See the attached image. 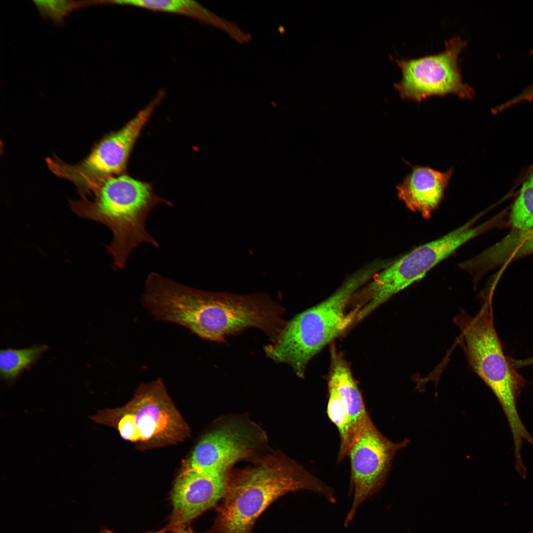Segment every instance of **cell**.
<instances>
[{
	"instance_id": "2e32d148",
	"label": "cell",
	"mask_w": 533,
	"mask_h": 533,
	"mask_svg": "<svg viewBox=\"0 0 533 533\" xmlns=\"http://www.w3.org/2000/svg\"><path fill=\"white\" fill-rule=\"evenodd\" d=\"M47 348L45 344L30 347L1 350L0 353V373L1 378L8 382L15 381L20 374L34 363Z\"/></svg>"
},
{
	"instance_id": "8fae6325",
	"label": "cell",
	"mask_w": 533,
	"mask_h": 533,
	"mask_svg": "<svg viewBox=\"0 0 533 533\" xmlns=\"http://www.w3.org/2000/svg\"><path fill=\"white\" fill-rule=\"evenodd\" d=\"M265 440L264 432L252 422H225L201 439L185 469L229 471L238 460L253 456Z\"/></svg>"
},
{
	"instance_id": "3957f363",
	"label": "cell",
	"mask_w": 533,
	"mask_h": 533,
	"mask_svg": "<svg viewBox=\"0 0 533 533\" xmlns=\"http://www.w3.org/2000/svg\"><path fill=\"white\" fill-rule=\"evenodd\" d=\"M94 192L93 200L83 198L72 201L71 207L78 216L111 229L113 237L107 252L114 268H124L132 251L142 244L159 247L147 231V219L158 204L170 203L156 195L150 183L123 174L102 181Z\"/></svg>"
},
{
	"instance_id": "7a4b0ae2",
	"label": "cell",
	"mask_w": 533,
	"mask_h": 533,
	"mask_svg": "<svg viewBox=\"0 0 533 533\" xmlns=\"http://www.w3.org/2000/svg\"><path fill=\"white\" fill-rule=\"evenodd\" d=\"M325 484L296 462L276 453L256 465L229 473L226 493L217 508L213 533H253L261 514L282 495L299 490L319 495Z\"/></svg>"
},
{
	"instance_id": "9c48e42d",
	"label": "cell",
	"mask_w": 533,
	"mask_h": 533,
	"mask_svg": "<svg viewBox=\"0 0 533 533\" xmlns=\"http://www.w3.org/2000/svg\"><path fill=\"white\" fill-rule=\"evenodd\" d=\"M165 96L160 90L146 107L119 130L104 138L82 162L63 164L61 174L82 192L93 190L102 181L125 174L131 152L142 130Z\"/></svg>"
},
{
	"instance_id": "d6986e66",
	"label": "cell",
	"mask_w": 533,
	"mask_h": 533,
	"mask_svg": "<svg viewBox=\"0 0 533 533\" xmlns=\"http://www.w3.org/2000/svg\"><path fill=\"white\" fill-rule=\"evenodd\" d=\"M510 361L512 366L516 369L519 368L533 365V357L522 360H517L510 358Z\"/></svg>"
},
{
	"instance_id": "277c9868",
	"label": "cell",
	"mask_w": 533,
	"mask_h": 533,
	"mask_svg": "<svg viewBox=\"0 0 533 533\" xmlns=\"http://www.w3.org/2000/svg\"><path fill=\"white\" fill-rule=\"evenodd\" d=\"M385 267L375 261L349 277L330 296L286 323L275 343L264 347L267 357L289 365L303 378L311 359L355 320L358 309L346 311L354 294Z\"/></svg>"
},
{
	"instance_id": "6da1fadb",
	"label": "cell",
	"mask_w": 533,
	"mask_h": 533,
	"mask_svg": "<svg viewBox=\"0 0 533 533\" xmlns=\"http://www.w3.org/2000/svg\"><path fill=\"white\" fill-rule=\"evenodd\" d=\"M142 304L156 320L174 323L199 337L225 342L249 328L276 341L286 322L284 308L264 294L247 295L195 289L158 273L148 279Z\"/></svg>"
},
{
	"instance_id": "5b68a950",
	"label": "cell",
	"mask_w": 533,
	"mask_h": 533,
	"mask_svg": "<svg viewBox=\"0 0 533 533\" xmlns=\"http://www.w3.org/2000/svg\"><path fill=\"white\" fill-rule=\"evenodd\" d=\"M460 331V344L468 365L493 392L506 416L513 443L520 447L532 436L525 427L517 408V400L526 381L504 353L494 324L490 299L474 317L461 312L454 318Z\"/></svg>"
},
{
	"instance_id": "ba28073f",
	"label": "cell",
	"mask_w": 533,
	"mask_h": 533,
	"mask_svg": "<svg viewBox=\"0 0 533 533\" xmlns=\"http://www.w3.org/2000/svg\"><path fill=\"white\" fill-rule=\"evenodd\" d=\"M466 42L459 37L446 41L441 52L416 59L398 60L390 56L401 69L402 77L394 83L401 98L420 102L432 96L454 94L471 99L474 89L463 81L458 57Z\"/></svg>"
},
{
	"instance_id": "44dd1931",
	"label": "cell",
	"mask_w": 533,
	"mask_h": 533,
	"mask_svg": "<svg viewBox=\"0 0 533 533\" xmlns=\"http://www.w3.org/2000/svg\"><path fill=\"white\" fill-rule=\"evenodd\" d=\"M173 533H194V532L190 529H186L185 528L180 529Z\"/></svg>"
},
{
	"instance_id": "7c38bea8",
	"label": "cell",
	"mask_w": 533,
	"mask_h": 533,
	"mask_svg": "<svg viewBox=\"0 0 533 533\" xmlns=\"http://www.w3.org/2000/svg\"><path fill=\"white\" fill-rule=\"evenodd\" d=\"M229 471L184 469L177 478L171 495L172 512L167 531L185 526L216 506L225 496Z\"/></svg>"
},
{
	"instance_id": "5bb4252c",
	"label": "cell",
	"mask_w": 533,
	"mask_h": 533,
	"mask_svg": "<svg viewBox=\"0 0 533 533\" xmlns=\"http://www.w3.org/2000/svg\"><path fill=\"white\" fill-rule=\"evenodd\" d=\"M328 385L334 388L349 406L353 442L370 416L347 363L339 353L333 350Z\"/></svg>"
},
{
	"instance_id": "30bf717a",
	"label": "cell",
	"mask_w": 533,
	"mask_h": 533,
	"mask_svg": "<svg viewBox=\"0 0 533 533\" xmlns=\"http://www.w3.org/2000/svg\"><path fill=\"white\" fill-rule=\"evenodd\" d=\"M409 442L407 439L399 443L390 441L377 429L370 417L366 419L347 455L353 500L344 520L345 527L349 526L360 504L383 487L394 457Z\"/></svg>"
},
{
	"instance_id": "ffe728a7",
	"label": "cell",
	"mask_w": 533,
	"mask_h": 533,
	"mask_svg": "<svg viewBox=\"0 0 533 533\" xmlns=\"http://www.w3.org/2000/svg\"><path fill=\"white\" fill-rule=\"evenodd\" d=\"M167 530L166 528H165V529H163V530H160V531H158L149 532H147V533H164L165 532H167ZM100 533H112V531L108 530H104L103 531H102Z\"/></svg>"
},
{
	"instance_id": "52a82bcc",
	"label": "cell",
	"mask_w": 533,
	"mask_h": 533,
	"mask_svg": "<svg viewBox=\"0 0 533 533\" xmlns=\"http://www.w3.org/2000/svg\"><path fill=\"white\" fill-rule=\"evenodd\" d=\"M478 218L474 217L444 236L416 248L377 273L358 291V297L364 305L361 314L366 317L483 232L487 226H475Z\"/></svg>"
},
{
	"instance_id": "4fadbf2b",
	"label": "cell",
	"mask_w": 533,
	"mask_h": 533,
	"mask_svg": "<svg viewBox=\"0 0 533 533\" xmlns=\"http://www.w3.org/2000/svg\"><path fill=\"white\" fill-rule=\"evenodd\" d=\"M453 171L415 166L397 186L398 198L408 209L429 219L444 198Z\"/></svg>"
},
{
	"instance_id": "9a60e30c",
	"label": "cell",
	"mask_w": 533,
	"mask_h": 533,
	"mask_svg": "<svg viewBox=\"0 0 533 533\" xmlns=\"http://www.w3.org/2000/svg\"><path fill=\"white\" fill-rule=\"evenodd\" d=\"M108 4L137 6L152 10L178 14L219 29L224 32L230 27V22L218 16L194 0H108Z\"/></svg>"
},
{
	"instance_id": "8992f818",
	"label": "cell",
	"mask_w": 533,
	"mask_h": 533,
	"mask_svg": "<svg viewBox=\"0 0 533 533\" xmlns=\"http://www.w3.org/2000/svg\"><path fill=\"white\" fill-rule=\"evenodd\" d=\"M89 418L116 428L125 440L151 446L173 444L189 434L161 379L141 384L123 407L100 410Z\"/></svg>"
},
{
	"instance_id": "e0dca14e",
	"label": "cell",
	"mask_w": 533,
	"mask_h": 533,
	"mask_svg": "<svg viewBox=\"0 0 533 533\" xmlns=\"http://www.w3.org/2000/svg\"><path fill=\"white\" fill-rule=\"evenodd\" d=\"M510 221L517 230L533 228V171L523 183L514 203Z\"/></svg>"
},
{
	"instance_id": "ac0fdd59",
	"label": "cell",
	"mask_w": 533,
	"mask_h": 533,
	"mask_svg": "<svg viewBox=\"0 0 533 533\" xmlns=\"http://www.w3.org/2000/svg\"><path fill=\"white\" fill-rule=\"evenodd\" d=\"M40 14L56 23H60L71 11L93 2V1H78L74 0H34Z\"/></svg>"
}]
</instances>
